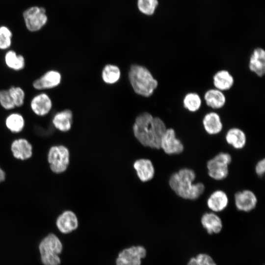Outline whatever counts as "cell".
<instances>
[{
  "label": "cell",
  "instance_id": "6",
  "mask_svg": "<svg viewBox=\"0 0 265 265\" xmlns=\"http://www.w3.org/2000/svg\"><path fill=\"white\" fill-rule=\"evenodd\" d=\"M146 250L142 246H132L120 252L116 259V265H141V260L146 256Z\"/></svg>",
  "mask_w": 265,
  "mask_h": 265
},
{
  "label": "cell",
  "instance_id": "30",
  "mask_svg": "<svg viewBox=\"0 0 265 265\" xmlns=\"http://www.w3.org/2000/svg\"><path fill=\"white\" fill-rule=\"evenodd\" d=\"M12 34L10 30L5 26L0 27V49L6 50L11 45Z\"/></svg>",
  "mask_w": 265,
  "mask_h": 265
},
{
  "label": "cell",
  "instance_id": "24",
  "mask_svg": "<svg viewBox=\"0 0 265 265\" xmlns=\"http://www.w3.org/2000/svg\"><path fill=\"white\" fill-rule=\"evenodd\" d=\"M5 124L6 128L11 132L19 133L24 128L25 121L21 114L15 112L8 115L6 118Z\"/></svg>",
  "mask_w": 265,
  "mask_h": 265
},
{
  "label": "cell",
  "instance_id": "21",
  "mask_svg": "<svg viewBox=\"0 0 265 265\" xmlns=\"http://www.w3.org/2000/svg\"><path fill=\"white\" fill-rule=\"evenodd\" d=\"M225 140L227 144L234 149L239 150L245 146L247 138L243 130L238 128L233 127L229 129L226 132Z\"/></svg>",
  "mask_w": 265,
  "mask_h": 265
},
{
  "label": "cell",
  "instance_id": "25",
  "mask_svg": "<svg viewBox=\"0 0 265 265\" xmlns=\"http://www.w3.org/2000/svg\"><path fill=\"white\" fill-rule=\"evenodd\" d=\"M202 99L196 92H191L186 93L183 99L184 107L191 112L198 111L202 106Z\"/></svg>",
  "mask_w": 265,
  "mask_h": 265
},
{
  "label": "cell",
  "instance_id": "26",
  "mask_svg": "<svg viewBox=\"0 0 265 265\" xmlns=\"http://www.w3.org/2000/svg\"><path fill=\"white\" fill-rule=\"evenodd\" d=\"M4 61L8 67L15 71L21 70L25 66V60L23 56L17 55L13 50H9L6 53Z\"/></svg>",
  "mask_w": 265,
  "mask_h": 265
},
{
  "label": "cell",
  "instance_id": "14",
  "mask_svg": "<svg viewBox=\"0 0 265 265\" xmlns=\"http://www.w3.org/2000/svg\"><path fill=\"white\" fill-rule=\"evenodd\" d=\"M61 80V76L59 72L50 70L35 80L33 82V86L37 90L53 88L58 85Z\"/></svg>",
  "mask_w": 265,
  "mask_h": 265
},
{
  "label": "cell",
  "instance_id": "33",
  "mask_svg": "<svg viewBox=\"0 0 265 265\" xmlns=\"http://www.w3.org/2000/svg\"><path fill=\"white\" fill-rule=\"evenodd\" d=\"M40 259L43 265H60L61 262L59 255L56 254H40Z\"/></svg>",
  "mask_w": 265,
  "mask_h": 265
},
{
  "label": "cell",
  "instance_id": "23",
  "mask_svg": "<svg viewBox=\"0 0 265 265\" xmlns=\"http://www.w3.org/2000/svg\"><path fill=\"white\" fill-rule=\"evenodd\" d=\"M201 222L209 234H217L222 228L221 219L214 212L205 213L201 217Z\"/></svg>",
  "mask_w": 265,
  "mask_h": 265
},
{
  "label": "cell",
  "instance_id": "34",
  "mask_svg": "<svg viewBox=\"0 0 265 265\" xmlns=\"http://www.w3.org/2000/svg\"><path fill=\"white\" fill-rule=\"evenodd\" d=\"M255 171L256 174L260 177L264 175L265 172V159H263L257 162L255 166Z\"/></svg>",
  "mask_w": 265,
  "mask_h": 265
},
{
  "label": "cell",
  "instance_id": "4",
  "mask_svg": "<svg viewBox=\"0 0 265 265\" xmlns=\"http://www.w3.org/2000/svg\"><path fill=\"white\" fill-rule=\"evenodd\" d=\"M47 161L51 170L55 174L65 172L70 163V152L64 145H53L47 154Z\"/></svg>",
  "mask_w": 265,
  "mask_h": 265
},
{
  "label": "cell",
  "instance_id": "8",
  "mask_svg": "<svg viewBox=\"0 0 265 265\" xmlns=\"http://www.w3.org/2000/svg\"><path fill=\"white\" fill-rule=\"evenodd\" d=\"M160 149L169 155H178L184 151V146L176 137L175 131L172 128H168L161 138Z\"/></svg>",
  "mask_w": 265,
  "mask_h": 265
},
{
  "label": "cell",
  "instance_id": "12",
  "mask_svg": "<svg viewBox=\"0 0 265 265\" xmlns=\"http://www.w3.org/2000/svg\"><path fill=\"white\" fill-rule=\"evenodd\" d=\"M10 150L14 158L21 160L29 159L33 155L32 144L24 138L14 140L11 144Z\"/></svg>",
  "mask_w": 265,
  "mask_h": 265
},
{
  "label": "cell",
  "instance_id": "18",
  "mask_svg": "<svg viewBox=\"0 0 265 265\" xmlns=\"http://www.w3.org/2000/svg\"><path fill=\"white\" fill-rule=\"evenodd\" d=\"M229 203L226 193L222 190L212 192L207 200L208 207L213 212H220L226 209Z\"/></svg>",
  "mask_w": 265,
  "mask_h": 265
},
{
  "label": "cell",
  "instance_id": "20",
  "mask_svg": "<svg viewBox=\"0 0 265 265\" xmlns=\"http://www.w3.org/2000/svg\"><path fill=\"white\" fill-rule=\"evenodd\" d=\"M204 100L209 107L213 109H219L225 105L226 97L223 92L213 88L205 92Z\"/></svg>",
  "mask_w": 265,
  "mask_h": 265
},
{
  "label": "cell",
  "instance_id": "19",
  "mask_svg": "<svg viewBox=\"0 0 265 265\" xmlns=\"http://www.w3.org/2000/svg\"><path fill=\"white\" fill-rule=\"evenodd\" d=\"M214 88L222 92L228 91L232 88L235 83L234 78L227 70L222 69L217 71L212 77Z\"/></svg>",
  "mask_w": 265,
  "mask_h": 265
},
{
  "label": "cell",
  "instance_id": "2",
  "mask_svg": "<svg viewBox=\"0 0 265 265\" xmlns=\"http://www.w3.org/2000/svg\"><path fill=\"white\" fill-rule=\"evenodd\" d=\"M196 178L194 171L183 168L171 174L169 185L180 197L190 200L198 199L204 193L205 186L201 182L193 183Z\"/></svg>",
  "mask_w": 265,
  "mask_h": 265
},
{
  "label": "cell",
  "instance_id": "9",
  "mask_svg": "<svg viewBox=\"0 0 265 265\" xmlns=\"http://www.w3.org/2000/svg\"><path fill=\"white\" fill-rule=\"evenodd\" d=\"M234 200L237 209L244 212H249L254 210L258 202L255 194L248 189L237 192L234 195Z\"/></svg>",
  "mask_w": 265,
  "mask_h": 265
},
{
  "label": "cell",
  "instance_id": "3",
  "mask_svg": "<svg viewBox=\"0 0 265 265\" xmlns=\"http://www.w3.org/2000/svg\"><path fill=\"white\" fill-rule=\"evenodd\" d=\"M129 79L135 91L138 95L149 97L158 85V82L146 67L132 65L129 72Z\"/></svg>",
  "mask_w": 265,
  "mask_h": 265
},
{
  "label": "cell",
  "instance_id": "13",
  "mask_svg": "<svg viewBox=\"0 0 265 265\" xmlns=\"http://www.w3.org/2000/svg\"><path fill=\"white\" fill-rule=\"evenodd\" d=\"M251 72L259 77H262L265 74V51L261 47L255 48L252 52L248 63Z\"/></svg>",
  "mask_w": 265,
  "mask_h": 265
},
{
  "label": "cell",
  "instance_id": "10",
  "mask_svg": "<svg viewBox=\"0 0 265 265\" xmlns=\"http://www.w3.org/2000/svg\"><path fill=\"white\" fill-rule=\"evenodd\" d=\"M55 225L60 233L68 234L77 229L79 225L78 219L73 211L66 210L57 216Z\"/></svg>",
  "mask_w": 265,
  "mask_h": 265
},
{
  "label": "cell",
  "instance_id": "28",
  "mask_svg": "<svg viewBox=\"0 0 265 265\" xmlns=\"http://www.w3.org/2000/svg\"><path fill=\"white\" fill-rule=\"evenodd\" d=\"M158 0H136V7L140 13L150 16L154 15L159 5Z\"/></svg>",
  "mask_w": 265,
  "mask_h": 265
},
{
  "label": "cell",
  "instance_id": "15",
  "mask_svg": "<svg viewBox=\"0 0 265 265\" xmlns=\"http://www.w3.org/2000/svg\"><path fill=\"white\" fill-rule=\"evenodd\" d=\"M30 107L34 114L43 116L48 114L52 108V102L49 96L41 93L35 96L30 102Z\"/></svg>",
  "mask_w": 265,
  "mask_h": 265
},
{
  "label": "cell",
  "instance_id": "17",
  "mask_svg": "<svg viewBox=\"0 0 265 265\" xmlns=\"http://www.w3.org/2000/svg\"><path fill=\"white\" fill-rule=\"evenodd\" d=\"M202 124L205 132L210 135L219 133L223 127L219 114L215 111L207 113L203 118Z\"/></svg>",
  "mask_w": 265,
  "mask_h": 265
},
{
  "label": "cell",
  "instance_id": "35",
  "mask_svg": "<svg viewBox=\"0 0 265 265\" xmlns=\"http://www.w3.org/2000/svg\"><path fill=\"white\" fill-rule=\"evenodd\" d=\"M5 179H6L5 172L0 166V183L4 181Z\"/></svg>",
  "mask_w": 265,
  "mask_h": 265
},
{
  "label": "cell",
  "instance_id": "29",
  "mask_svg": "<svg viewBox=\"0 0 265 265\" xmlns=\"http://www.w3.org/2000/svg\"><path fill=\"white\" fill-rule=\"evenodd\" d=\"M15 107L21 106L24 103L25 93L20 87L12 86L8 90Z\"/></svg>",
  "mask_w": 265,
  "mask_h": 265
},
{
  "label": "cell",
  "instance_id": "1",
  "mask_svg": "<svg viewBox=\"0 0 265 265\" xmlns=\"http://www.w3.org/2000/svg\"><path fill=\"white\" fill-rule=\"evenodd\" d=\"M132 129L135 137L143 146L159 149L167 128L160 118L144 112L136 118Z\"/></svg>",
  "mask_w": 265,
  "mask_h": 265
},
{
  "label": "cell",
  "instance_id": "5",
  "mask_svg": "<svg viewBox=\"0 0 265 265\" xmlns=\"http://www.w3.org/2000/svg\"><path fill=\"white\" fill-rule=\"evenodd\" d=\"M231 155L226 152H220L207 162L209 176L216 181L226 179L229 175V165L232 162Z\"/></svg>",
  "mask_w": 265,
  "mask_h": 265
},
{
  "label": "cell",
  "instance_id": "22",
  "mask_svg": "<svg viewBox=\"0 0 265 265\" xmlns=\"http://www.w3.org/2000/svg\"><path fill=\"white\" fill-rule=\"evenodd\" d=\"M54 127L62 132L69 131L73 123V114L69 109H65L55 113L52 119Z\"/></svg>",
  "mask_w": 265,
  "mask_h": 265
},
{
  "label": "cell",
  "instance_id": "7",
  "mask_svg": "<svg viewBox=\"0 0 265 265\" xmlns=\"http://www.w3.org/2000/svg\"><path fill=\"white\" fill-rule=\"evenodd\" d=\"M23 17L26 28L32 32L40 30L48 20L45 9L37 6L31 7L26 10Z\"/></svg>",
  "mask_w": 265,
  "mask_h": 265
},
{
  "label": "cell",
  "instance_id": "16",
  "mask_svg": "<svg viewBox=\"0 0 265 265\" xmlns=\"http://www.w3.org/2000/svg\"><path fill=\"white\" fill-rule=\"evenodd\" d=\"M133 166L139 180L143 182L151 180L154 177L155 170L152 162L149 159L136 160Z\"/></svg>",
  "mask_w": 265,
  "mask_h": 265
},
{
  "label": "cell",
  "instance_id": "11",
  "mask_svg": "<svg viewBox=\"0 0 265 265\" xmlns=\"http://www.w3.org/2000/svg\"><path fill=\"white\" fill-rule=\"evenodd\" d=\"M63 244L58 237L55 234H48L41 239L38 244L40 255L56 254L60 255L63 251Z\"/></svg>",
  "mask_w": 265,
  "mask_h": 265
},
{
  "label": "cell",
  "instance_id": "31",
  "mask_svg": "<svg viewBox=\"0 0 265 265\" xmlns=\"http://www.w3.org/2000/svg\"><path fill=\"white\" fill-rule=\"evenodd\" d=\"M187 265H216L213 259L206 254H199L190 259Z\"/></svg>",
  "mask_w": 265,
  "mask_h": 265
},
{
  "label": "cell",
  "instance_id": "27",
  "mask_svg": "<svg viewBox=\"0 0 265 265\" xmlns=\"http://www.w3.org/2000/svg\"><path fill=\"white\" fill-rule=\"evenodd\" d=\"M120 77V71L116 65L108 64L103 69L102 78L103 80L108 84H113L117 82Z\"/></svg>",
  "mask_w": 265,
  "mask_h": 265
},
{
  "label": "cell",
  "instance_id": "32",
  "mask_svg": "<svg viewBox=\"0 0 265 265\" xmlns=\"http://www.w3.org/2000/svg\"><path fill=\"white\" fill-rule=\"evenodd\" d=\"M0 104L3 108L7 110L15 107L8 90H0Z\"/></svg>",
  "mask_w": 265,
  "mask_h": 265
}]
</instances>
